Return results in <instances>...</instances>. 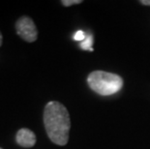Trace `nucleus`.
I'll return each mask as SVG.
<instances>
[{
	"instance_id": "obj_1",
	"label": "nucleus",
	"mask_w": 150,
	"mask_h": 149,
	"mask_svg": "<svg viewBox=\"0 0 150 149\" xmlns=\"http://www.w3.org/2000/svg\"><path fill=\"white\" fill-rule=\"evenodd\" d=\"M44 125L53 143L61 146L68 143L71 119L64 105L56 101L47 103L44 109Z\"/></svg>"
},
{
	"instance_id": "obj_2",
	"label": "nucleus",
	"mask_w": 150,
	"mask_h": 149,
	"mask_svg": "<svg viewBox=\"0 0 150 149\" xmlns=\"http://www.w3.org/2000/svg\"><path fill=\"white\" fill-rule=\"evenodd\" d=\"M87 83L97 94L110 96L115 94L123 86V80L120 76L105 71H94L89 74Z\"/></svg>"
},
{
	"instance_id": "obj_3",
	"label": "nucleus",
	"mask_w": 150,
	"mask_h": 149,
	"mask_svg": "<svg viewBox=\"0 0 150 149\" xmlns=\"http://www.w3.org/2000/svg\"><path fill=\"white\" fill-rule=\"evenodd\" d=\"M16 31L21 39L33 43L38 38V30L34 21L29 17H21L16 21Z\"/></svg>"
},
{
	"instance_id": "obj_4",
	"label": "nucleus",
	"mask_w": 150,
	"mask_h": 149,
	"mask_svg": "<svg viewBox=\"0 0 150 149\" xmlns=\"http://www.w3.org/2000/svg\"><path fill=\"white\" fill-rule=\"evenodd\" d=\"M16 141L18 145L24 148L33 147L36 143V136L31 130L27 128H22L18 130L16 136Z\"/></svg>"
},
{
	"instance_id": "obj_5",
	"label": "nucleus",
	"mask_w": 150,
	"mask_h": 149,
	"mask_svg": "<svg viewBox=\"0 0 150 149\" xmlns=\"http://www.w3.org/2000/svg\"><path fill=\"white\" fill-rule=\"evenodd\" d=\"M91 46H92V36H88L85 39L84 42L81 44V47L82 49H89L90 52L93 50V49L91 47Z\"/></svg>"
},
{
	"instance_id": "obj_6",
	"label": "nucleus",
	"mask_w": 150,
	"mask_h": 149,
	"mask_svg": "<svg viewBox=\"0 0 150 149\" xmlns=\"http://www.w3.org/2000/svg\"><path fill=\"white\" fill-rule=\"evenodd\" d=\"M81 2H82L81 0H62L61 1L63 6H65V7H69V6L76 5V4H81Z\"/></svg>"
},
{
	"instance_id": "obj_7",
	"label": "nucleus",
	"mask_w": 150,
	"mask_h": 149,
	"mask_svg": "<svg viewBox=\"0 0 150 149\" xmlns=\"http://www.w3.org/2000/svg\"><path fill=\"white\" fill-rule=\"evenodd\" d=\"M74 39L76 41H83L85 39V34L83 31L81 30H79L78 32H76L75 36H74Z\"/></svg>"
},
{
	"instance_id": "obj_8",
	"label": "nucleus",
	"mask_w": 150,
	"mask_h": 149,
	"mask_svg": "<svg viewBox=\"0 0 150 149\" xmlns=\"http://www.w3.org/2000/svg\"><path fill=\"white\" fill-rule=\"evenodd\" d=\"M142 3V5H146V6H150V0H142V1H139Z\"/></svg>"
},
{
	"instance_id": "obj_9",
	"label": "nucleus",
	"mask_w": 150,
	"mask_h": 149,
	"mask_svg": "<svg viewBox=\"0 0 150 149\" xmlns=\"http://www.w3.org/2000/svg\"><path fill=\"white\" fill-rule=\"evenodd\" d=\"M2 41H3V37H2V33L0 32V47L2 46Z\"/></svg>"
},
{
	"instance_id": "obj_10",
	"label": "nucleus",
	"mask_w": 150,
	"mask_h": 149,
	"mask_svg": "<svg viewBox=\"0 0 150 149\" xmlns=\"http://www.w3.org/2000/svg\"><path fill=\"white\" fill-rule=\"evenodd\" d=\"M0 149H2V148H0Z\"/></svg>"
}]
</instances>
